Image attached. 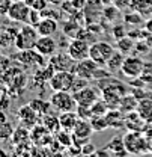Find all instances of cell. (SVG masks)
<instances>
[{"instance_id":"6da1fadb","label":"cell","mask_w":152,"mask_h":157,"mask_svg":"<svg viewBox=\"0 0 152 157\" xmlns=\"http://www.w3.org/2000/svg\"><path fill=\"white\" fill-rule=\"evenodd\" d=\"M124 144H125L128 154L143 156V154L149 153V137L143 132L128 130V133H125V136H124Z\"/></svg>"},{"instance_id":"7a4b0ae2","label":"cell","mask_w":152,"mask_h":157,"mask_svg":"<svg viewBox=\"0 0 152 157\" xmlns=\"http://www.w3.org/2000/svg\"><path fill=\"white\" fill-rule=\"evenodd\" d=\"M39 38V33L36 30L35 26L26 23L23 27L18 29V33H17V39H15V47L18 50H30V48H35V44Z\"/></svg>"},{"instance_id":"3957f363","label":"cell","mask_w":152,"mask_h":157,"mask_svg":"<svg viewBox=\"0 0 152 157\" xmlns=\"http://www.w3.org/2000/svg\"><path fill=\"white\" fill-rule=\"evenodd\" d=\"M117 48L112 45L107 41H95L94 44H91V53L89 58L92 60H95L99 67H106L107 60L110 59V56L113 55Z\"/></svg>"},{"instance_id":"277c9868","label":"cell","mask_w":152,"mask_h":157,"mask_svg":"<svg viewBox=\"0 0 152 157\" xmlns=\"http://www.w3.org/2000/svg\"><path fill=\"white\" fill-rule=\"evenodd\" d=\"M50 103L59 112H69L77 109V101L71 91H54L50 97Z\"/></svg>"},{"instance_id":"5b68a950","label":"cell","mask_w":152,"mask_h":157,"mask_svg":"<svg viewBox=\"0 0 152 157\" xmlns=\"http://www.w3.org/2000/svg\"><path fill=\"white\" fill-rule=\"evenodd\" d=\"M145 67H146V63H145V60L140 58V56H137V55H128V56H125V60L122 63L120 73L130 78H139L143 74Z\"/></svg>"},{"instance_id":"8992f818","label":"cell","mask_w":152,"mask_h":157,"mask_svg":"<svg viewBox=\"0 0 152 157\" xmlns=\"http://www.w3.org/2000/svg\"><path fill=\"white\" fill-rule=\"evenodd\" d=\"M104 2L102 0H86L83 9H81V14H83V18L84 23L89 26V24H96L99 20L102 18V11H104Z\"/></svg>"},{"instance_id":"52a82bcc","label":"cell","mask_w":152,"mask_h":157,"mask_svg":"<svg viewBox=\"0 0 152 157\" xmlns=\"http://www.w3.org/2000/svg\"><path fill=\"white\" fill-rule=\"evenodd\" d=\"M30 11H32V8L24 0H12L6 17L14 23H24L26 24V23H29Z\"/></svg>"},{"instance_id":"ba28073f","label":"cell","mask_w":152,"mask_h":157,"mask_svg":"<svg viewBox=\"0 0 152 157\" xmlns=\"http://www.w3.org/2000/svg\"><path fill=\"white\" fill-rule=\"evenodd\" d=\"M74 80H76V74L71 71H56L51 76L48 85L53 91H71Z\"/></svg>"},{"instance_id":"9c48e42d","label":"cell","mask_w":152,"mask_h":157,"mask_svg":"<svg viewBox=\"0 0 152 157\" xmlns=\"http://www.w3.org/2000/svg\"><path fill=\"white\" fill-rule=\"evenodd\" d=\"M74 94V98L77 101V106H86V107H91L96 100H99L102 92L99 88H94V86H84L81 89H78Z\"/></svg>"},{"instance_id":"30bf717a","label":"cell","mask_w":152,"mask_h":157,"mask_svg":"<svg viewBox=\"0 0 152 157\" xmlns=\"http://www.w3.org/2000/svg\"><path fill=\"white\" fill-rule=\"evenodd\" d=\"M91 53V44L80 38H72L68 44V55L76 62H80L83 59L89 58Z\"/></svg>"},{"instance_id":"8fae6325","label":"cell","mask_w":152,"mask_h":157,"mask_svg":"<svg viewBox=\"0 0 152 157\" xmlns=\"http://www.w3.org/2000/svg\"><path fill=\"white\" fill-rule=\"evenodd\" d=\"M76 63L77 62L68 53H54L53 56H50V65L56 71H71V73H74Z\"/></svg>"},{"instance_id":"7c38bea8","label":"cell","mask_w":152,"mask_h":157,"mask_svg":"<svg viewBox=\"0 0 152 157\" xmlns=\"http://www.w3.org/2000/svg\"><path fill=\"white\" fill-rule=\"evenodd\" d=\"M98 68H99V65L96 63L95 60H92L91 58H87V59H83V60L77 62L74 74H76L77 77L91 80V78L95 77V73H96Z\"/></svg>"},{"instance_id":"4fadbf2b","label":"cell","mask_w":152,"mask_h":157,"mask_svg":"<svg viewBox=\"0 0 152 157\" xmlns=\"http://www.w3.org/2000/svg\"><path fill=\"white\" fill-rule=\"evenodd\" d=\"M35 50L42 56H53L57 50V42L53 36H39L36 44H35Z\"/></svg>"},{"instance_id":"5bb4252c","label":"cell","mask_w":152,"mask_h":157,"mask_svg":"<svg viewBox=\"0 0 152 157\" xmlns=\"http://www.w3.org/2000/svg\"><path fill=\"white\" fill-rule=\"evenodd\" d=\"M80 121V118L77 115L76 110H69V112H60L59 115V122H60V128L62 130H66L69 133L74 132L77 122Z\"/></svg>"},{"instance_id":"9a60e30c","label":"cell","mask_w":152,"mask_h":157,"mask_svg":"<svg viewBox=\"0 0 152 157\" xmlns=\"http://www.w3.org/2000/svg\"><path fill=\"white\" fill-rule=\"evenodd\" d=\"M113 157H127L128 156V151L125 148V144H124V137L120 136H114L112 140H109L107 147H106Z\"/></svg>"},{"instance_id":"2e32d148","label":"cell","mask_w":152,"mask_h":157,"mask_svg":"<svg viewBox=\"0 0 152 157\" xmlns=\"http://www.w3.org/2000/svg\"><path fill=\"white\" fill-rule=\"evenodd\" d=\"M39 36H53L57 32V20L42 18L36 26Z\"/></svg>"},{"instance_id":"e0dca14e","label":"cell","mask_w":152,"mask_h":157,"mask_svg":"<svg viewBox=\"0 0 152 157\" xmlns=\"http://www.w3.org/2000/svg\"><path fill=\"white\" fill-rule=\"evenodd\" d=\"M38 113L33 110V107L30 106V104H27V106H23V107H20L18 110V118L21 122H27V127H35L36 125V121H38Z\"/></svg>"},{"instance_id":"ac0fdd59","label":"cell","mask_w":152,"mask_h":157,"mask_svg":"<svg viewBox=\"0 0 152 157\" xmlns=\"http://www.w3.org/2000/svg\"><path fill=\"white\" fill-rule=\"evenodd\" d=\"M139 98L135 97L134 94H125L122 100H120V104H119V110L127 115V113H131V112H135L137 107H139Z\"/></svg>"},{"instance_id":"d6986e66","label":"cell","mask_w":152,"mask_h":157,"mask_svg":"<svg viewBox=\"0 0 152 157\" xmlns=\"http://www.w3.org/2000/svg\"><path fill=\"white\" fill-rule=\"evenodd\" d=\"M18 29L14 27H5L0 32V47L2 48H9V47H15V39H17Z\"/></svg>"},{"instance_id":"ffe728a7","label":"cell","mask_w":152,"mask_h":157,"mask_svg":"<svg viewBox=\"0 0 152 157\" xmlns=\"http://www.w3.org/2000/svg\"><path fill=\"white\" fill-rule=\"evenodd\" d=\"M92 133H94V128H92V125H91V121L80 119V121L77 122L74 132H72V136L78 137V139H87V140H89V137H91Z\"/></svg>"},{"instance_id":"44dd1931","label":"cell","mask_w":152,"mask_h":157,"mask_svg":"<svg viewBox=\"0 0 152 157\" xmlns=\"http://www.w3.org/2000/svg\"><path fill=\"white\" fill-rule=\"evenodd\" d=\"M106 118L109 121V125L113 128H120L122 125H125V115L119 109H110L106 113Z\"/></svg>"},{"instance_id":"7402d4cb","label":"cell","mask_w":152,"mask_h":157,"mask_svg":"<svg viewBox=\"0 0 152 157\" xmlns=\"http://www.w3.org/2000/svg\"><path fill=\"white\" fill-rule=\"evenodd\" d=\"M124 60H125V55L122 53V52H119V50H116L113 55L110 56V59L107 60V70L113 74V73H117V71H120L122 70V63H124Z\"/></svg>"},{"instance_id":"603a6c76","label":"cell","mask_w":152,"mask_h":157,"mask_svg":"<svg viewBox=\"0 0 152 157\" xmlns=\"http://www.w3.org/2000/svg\"><path fill=\"white\" fill-rule=\"evenodd\" d=\"M139 115L143 118L148 124H152V98H143L139 101L137 107Z\"/></svg>"},{"instance_id":"cb8c5ba5","label":"cell","mask_w":152,"mask_h":157,"mask_svg":"<svg viewBox=\"0 0 152 157\" xmlns=\"http://www.w3.org/2000/svg\"><path fill=\"white\" fill-rule=\"evenodd\" d=\"M134 45H135V41H134L131 36H124L120 39H116V48L119 52H122L125 56H128L131 52L134 50Z\"/></svg>"},{"instance_id":"d4e9b609","label":"cell","mask_w":152,"mask_h":157,"mask_svg":"<svg viewBox=\"0 0 152 157\" xmlns=\"http://www.w3.org/2000/svg\"><path fill=\"white\" fill-rule=\"evenodd\" d=\"M29 104L33 107V110L38 113L39 117L47 115V113H48V109H50V106H51L50 101H45V100H42V98H35V100H32Z\"/></svg>"},{"instance_id":"484cf974","label":"cell","mask_w":152,"mask_h":157,"mask_svg":"<svg viewBox=\"0 0 152 157\" xmlns=\"http://www.w3.org/2000/svg\"><path fill=\"white\" fill-rule=\"evenodd\" d=\"M42 125L50 132V133H53V135H56L57 132L60 130V122H59V118H56V117H53V115H44L42 117Z\"/></svg>"},{"instance_id":"4316f807","label":"cell","mask_w":152,"mask_h":157,"mask_svg":"<svg viewBox=\"0 0 152 157\" xmlns=\"http://www.w3.org/2000/svg\"><path fill=\"white\" fill-rule=\"evenodd\" d=\"M91 110H92V115H94V117H104V115L110 110V107H109V104L106 103V100L101 95V98L96 100L95 103L91 106Z\"/></svg>"},{"instance_id":"83f0119b","label":"cell","mask_w":152,"mask_h":157,"mask_svg":"<svg viewBox=\"0 0 152 157\" xmlns=\"http://www.w3.org/2000/svg\"><path fill=\"white\" fill-rule=\"evenodd\" d=\"M119 8L114 5H106L104 11H102V20H106L107 23H113L114 20L119 17Z\"/></svg>"},{"instance_id":"f1b7e54d","label":"cell","mask_w":152,"mask_h":157,"mask_svg":"<svg viewBox=\"0 0 152 157\" xmlns=\"http://www.w3.org/2000/svg\"><path fill=\"white\" fill-rule=\"evenodd\" d=\"M124 23L125 24H131V26H137V24H143L145 26V21H143V17L140 12H134V11H130V12H125L124 14Z\"/></svg>"},{"instance_id":"f546056e","label":"cell","mask_w":152,"mask_h":157,"mask_svg":"<svg viewBox=\"0 0 152 157\" xmlns=\"http://www.w3.org/2000/svg\"><path fill=\"white\" fill-rule=\"evenodd\" d=\"M91 125H92L94 132H104L106 128L110 127L106 115H104V117H94L91 119Z\"/></svg>"},{"instance_id":"4dcf8cb0","label":"cell","mask_w":152,"mask_h":157,"mask_svg":"<svg viewBox=\"0 0 152 157\" xmlns=\"http://www.w3.org/2000/svg\"><path fill=\"white\" fill-rule=\"evenodd\" d=\"M29 137H30L29 130L24 128V127H18V128L14 132V135H12V140H14L15 144H23V142L29 140Z\"/></svg>"},{"instance_id":"1f68e13d","label":"cell","mask_w":152,"mask_h":157,"mask_svg":"<svg viewBox=\"0 0 152 157\" xmlns=\"http://www.w3.org/2000/svg\"><path fill=\"white\" fill-rule=\"evenodd\" d=\"M14 127L11 125V122L5 121L3 124H0V140H8L11 139L12 135H14Z\"/></svg>"},{"instance_id":"d6a6232c","label":"cell","mask_w":152,"mask_h":157,"mask_svg":"<svg viewBox=\"0 0 152 157\" xmlns=\"http://www.w3.org/2000/svg\"><path fill=\"white\" fill-rule=\"evenodd\" d=\"M149 48H151V45H149V42L146 41V39H139V41H135V45H134V52H135V55L137 56H140V55H145V53H148L149 52Z\"/></svg>"},{"instance_id":"836d02e7","label":"cell","mask_w":152,"mask_h":157,"mask_svg":"<svg viewBox=\"0 0 152 157\" xmlns=\"http://www.w3.org/2000/svg\"><path fill=\"white\" fill-rule=\"evenodd\" d=\"M77 115L80 119H86V121H91L94 115H92V110H91V107H86V106H77L76 109Z\"/></svg>"},{"instance_id":"e575fe53","label":"cell","mask_w":152,"mask_h":157,"mask_svg":"<svg viewBox=\"0 0 152 157\" xmlns=\"http://www.w3.org/2000/svg\"><path fill=\"white\" fill-rule=\"evenodd\" d=\"M113 35H114V38L116 39H120V38H124V36H127L128 35V32L125 30V24H114V27H113Z\"/></svg>"},{"instance_id":"d590c367","label":"cell","mask_w":152,"mask_h":157,"mask_svg":"<svg viewBox=\"0 0 152 157\" xmlns=\"http://www.w3.org/2000/svg\"><path fill=\"white\" fill-rule=\"evenodd\" d=\"M42 20V14H41V11H36V9H32L30 11V17H29V24H32V26H38V23Z\"/></svg>"},{"instance_id":"8d00e7d4","label":"cell","mask_w":152,"mask_h":157,"mask_svg":"<svg viewBox=\"0 0 152 157\" xmlns=\"http://www.w3.org/2000/svg\"><path fill=\"white\" fill-rule=\"evenodd\" d=\"M41 14H42V18H53V20H60V14L57 12L56 9H48V8H45L44 11H41Z\"/></svg>"},{"instance_id":"74e56055","label":"cell","mask_w":152,"mask_h":157,"mask_svg":"<svg viewBox=\"0 0 152 157\" xmlns=\"http://www.w3.org/2000/svg\"><path fill=\"white\" fill-rule=\"evenodd\" d=\"M96 151V147L92 144V142H87L81 147V156H91Z\"/></svg>"},{"instance_id":"f35d334b","label":"cell","mask_w":152,"mask_h":157,"mask_svg":"<svg viewBox=\"0 0 152 157\" xmlns=\"http://www.w3.org/2000/svg\"><path fill=\"white\" fill-rule=\"evenodd\" d=\"M68 153L71 154V157H81V147L76 145V144H71L68 147Z\"/></svg>"},{"instance_id":"ab89813d","label":"cell","mask_w":152,"mask_h":157,"mask_svg":"<svg viewBox=\"0 0 152 157\" xmlns=\"http://www.w3.org/2000/svg\"><path fill=\"white\" fill-rule=\"evenodd\" d=\"M81 157H113V154L107 148H102V150H96L95 153L91 154V156H81Z\"/></svg>"},{"instance_id":"60d3db41","label":"cell","mask_w":152,"mask_h":157,"mask_svg":"<svg viewBox=\"0 0 152 157\" xmlns=\"http://www.w3.org/2000/svg\"><path fill=\"white\" fill-rule=\"evenodd\" d=\"M12 0H0V15H6Z\"/></svg>"},{"instance_id":"b9f144b4","label":"cell","mask_w":152,"mask_h":157,"mask_svg":"<svg viewBox=\"0 0 152 157\" xmlns=\"http://www.w3.org/2000/svg\"><path fill=\"white\" fill-rule=\"evenodd\" d=\"M145 29L148 30V33H152V18H149L145 23Z\"/></svg>"},{"instance_id":"7bdbcfd3","label":"cell","mask_w":152,"mask_h":157,"mask_svg":"<svg viewBox=\"0 0 152 157\" xmlns=\"http://www.w3.org/2000/svg\"><path fill=\"white\" fill-rule=\"evenodd\" d=\"M48 3H50V5H54V6H57V5H62V3H63V0H48Z\"/></svg>"},{"instance_id":"ee69618b","label":"cell","mask_w":152,"mask_h":157,"mask_svg":"<svg viewBox=\"0 0 152 157\" xmlns=\"http://www.w3.org/2000/svg\"><path fill=\"white\" fill-rule=\"evenodd\" d=\"M6 121V115H5V112H2V109H0V124H3Z\"/></svg>"},{"instance_id":"f6af8a7d","label":"cell","mask_w":152,"mask_h":157,"mask_svg":"<svg viewBox=\"0 0 152 157\" xmlns=\"http://www.w3.org/2000/svg\"><path fill=\"white\" fill-rule=\"evenodd\" d=\"M149 153L152 154V137L149 139Z\"/></svg>"},{"instance_id":"bcb514c9","label":"cell","mask_w":152,"mask_h":157,"mask_svg":"<svg viewBox=\"0 0 152 157\" xmlns=\"http://www.w3.org/2000/svg\"><path fill=\"white\" fill-rule=\"evenodd\" d=\"M148 157H152V156H148Z\"/></svg>"}]
</instances>
